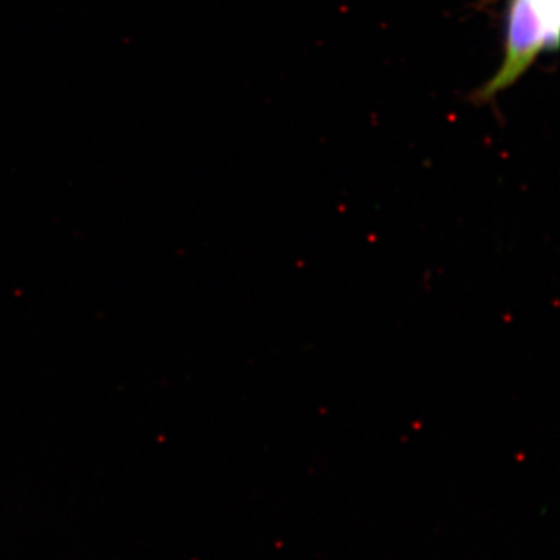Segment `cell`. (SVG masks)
I'll list each match as a JSON object with an SVG mask.
<instances>
[{"mask_svg": "<svg viewBox=\"0 0 560 560\" xmlns=\"http://www.w3.org/2000/svg\"><path fill=\"white\" fill-rule=\"evenodd\" d=\"M559 0H508L504 11L503 61L477 91L475 101L488 103L514 86L540 55L559 47Z\"/></svg>", "mask_w": 560, "mask_h": 560, "instance_id": "6da1fadb", "label": "cell"}]
</instances>
